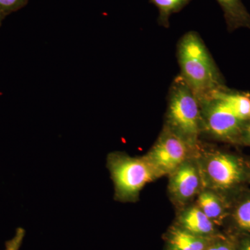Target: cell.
Returning <instances> with one entry per match:
<instances>
[{
	"label": "cell",
	"mask_w": 250,
	"mask_h": 250,
	"mask_svg": "<svg viewBox=\"0 0 250 250\" xmlns=\"http://www.w3.org/2000/svg\"><path fill=\"white\" fill-rule=\"evenodd\" d=\"M204 188L230 200L250 185V159L224 149L200 147L195 156Z\"/></svg>",
	"instance_id": "1"
},
{
	"label": "cell",
	"mask_w": 250,
	"mask_h": 250,
	"mask_svg": "<svg viewBox=\"0 0 250 250\" xmlns=\"http://www.w3.org/2000/svg\"><path fill=\"white\" fill-rule=\"evenodd\" d=\"M177 59L180 75L199 102L211 98L225 86L218 66L197 32L189 31L179 40Z\"/></svg>",
	"instance_id": "2"
},
{
	"label": "cell",
	"mask_w": 250,
	"mask_h": 250,
	"mask_svg": "<svg viewBox=\"0 0 250 250\" xmlns=\"http://www.w3.org/2000/svg\"><path fill=\"white\" fill-rule=\"evenodd\" d=\"M166 126L184 141L199 149L202 133L201 111L198 100L179 75L169 90Z\"/></svg>",
	"instance_id": "3"
},
{
	"label": "cell",
	"mask_w": 250,
	"mask_h": 250,
	"mask_svg": "<svg viewBox=\"0 0 250 250\" xmlns=\"http://www.w3.org/2000/svg\"><path fill=\"white\" fill-rule=\"evenodd\" d=\"M106 167L114 184L116 201H138L143 188L161 177L146 156L133 157L125 152H111Z\"/></svg>",
	"instance_id": "4"
},
{
	"label": "cell",
	"mask_w": 250,
	"mask_h": 250,
	"mask_svg": "<svg viewBox=\"0 0 250 250\" xmlns=\"http://www.w3.org/2000/svg\"><path fill=\"white\" fill-rule=\"evenodd\" d=\"M201 111L202 133L221 142L242 146L247 121L240 119L213 98L199 102Z\"/></svg>",
	"instance_id": "5"
},
{
	"label": "cell",
	"mask_w": 250,
	"mask_h": 250,
	"mask_svg": "<svg viewBox=\"0 0 250 250\" xmlns=\"http://www.w3.org/2000/svg\"><path fill=\"white\" fill-rule=\"evenodd\" d=\"M200 149L192 147L165 125L156 143L145 156L163 177L172 173L187 159L195 157Z\"/></svg>",
	"instance_id": "6"
},
{
	"label": "cell",
	"mask_w": 250,
	"mask_h": 250,
	"mask_svg": "<svg viewBox=\"0 0 250 250\" xmlns=\"http://www.w3.org/2000/svg\"><path fill=\"white\" fill-rule=\"evenodd\" d=\"M168 190L174 203L188 205L204 189L196 159L190 158L169 174Z\"/></svg>",
	"instance_id": "7"
},
{
	"label": "cell",
	"mask_w": 250,
	"mask_h": 250,
	"mask_svg": "<svg viewBox=\"0 0 250 250\" xmlns=\"http://www.w3.org/2000/svg\"><path fill=\"white\" fill-rule=\"evenodd\" d=\"M229 235L250 234V188L245 189L231 200L229 213L225 225Z\"/></svg>",
	"instance_id": "8"
},
{
	"label": "cell",
	"mask_w": 250,
	"mask_h": 250,
	"mask_svg": "<svg viewBox=\"0 0 250 250\" xmlns=\"http://www.w3.org/2000/svg\"><path fill=\"white\" fill-rule=\"evenodd\" d=\"M174 224L192 234L203 238H215L223 232L196 205L184 208L179 213Z\"/></svg>",
	"instance_id": "9"
},
{
	"label": "cell",
	"mask_w": 250,
	"mask_h": 250,
	"mask_svg": "<svg viewBox=\"0 0 250 250\" xmlns=\"http://www.w3.org/2000/svg\"><path fill=\"white\" fill-rule=\"evenodd\" d=\"M195 205L219 228L224 226L228 218L231 200L219 192L204 188L197 195Z\"/></svg>",
	"instance_id": "10"
},
{
	"label": "cell",
	"mask_w": 250,
	"mask_h": 250,
	"mask_svg": "<svg viewBox=\"0 0 250 250\" xmlns=\"http://www.w3.org/2000/svg\"><path fill=\"white\" fill-rule=\"evenodd\" d=\"M211 239L192 234L175 224L164 235L165 250H205Z\"/></svg>",
	"instance_id": "11"
},
{
	"label": "cell",
	"mask_w": 250,
	"mask_h": 250,
	"mask_svg": "<svg viewBox=\"0 0 250 250\" xmlns=\"http://www.w3.org/2000/svg\"><path fill=\"white\" fill-rule=\"evenodd\" d=\"M211 98L218 100L240 119L244 121H250V93L233 91L225 86L215 92Z\"/></svg>",
	"instance_id": "12"
},
{
	"label": "cell",
	"mask_w": 250,
	"mask_h": 250,
	"mask_svg": "<svg viewBox=\"0 0 250 250\" xmlns=\"http://www.w3.org/2000/svg\"><path fill=\"white\" fill-rule=\"evenodd\" d=\"M221 6L224 17L231 32L238 28L250 29V14L241 0H216Z\"/></svg>",
	"instance_id": "13"
},
{
	"label": "cell",
	"mask_w": 250,
	"mask_h": 250,
	"mask_svg": "<svg viewBox=\"0 0 250 250\" xmlns=\"http://www.w3.org/2000/svg\"><path fill=\"white\" fill-rule=\"evenodd\" d=\"M191 0H149L159 9L158 22L161 26L168 28L171 15L179 12Z\"/></svg>",
	"instance_id": "14"
},
{
	"label": "cell",
	"mask_w": 250,
	"mask_h": 250,
	"mask_svg": "<svg viewBox=\"0 0 250 250\" xmlns=\"http://www.w3.org/2000/svg\"><path fill=\"white\" fill-rule=\"evenodd\" d=\"M205 250H236L233 237L223 231L221 234L212 238Z\"/></svg>",
	"instance_id": "15"
},
{
	"label": "cell",
	"mask_w": 250,
	"mask_h": 250,
	"mask_svg": "<svg viewBox=\"0 0 250 250\" xmlns=\"http://www.w3.org/2000/svg\"><path fill=\"white\" fill-rule=\"evenodd\" d=\"M26 231L22 228H18L16 230L15 236L5 243L4 250H20L24 241Z\"/></svg>",
	"instance_id": "16"
},
{
	"label": "cell",
	"mask_w": 250,
	"mask_h": 250,
	"mask_svg": "<svg viewBox=\"0 0 250 250\" xmlns=\"http://www.w3.org/2000/svg\"><path fill=\"white\" fill-rule=\"evenodd\" d=\"M26 1L27 0H0V13L6 16L21 9Z\"/></svg>",
	"instance_id": "17"
},
{
	"label": "cell",
	"mask_w": 250,
	"mask_h": 250,
	"mask_svg": "<svg viewBox=\"0 0 250 250\" xmlns=\"http://www.w3.org/2000/svg\"><path fill=\"white\" fill-rule=\"evenodd\" d=\"M236 250H250V234L232 236Z\"/></svg>",
	"instance_id": "18"
},
{
	"label": "cell",
	"mask_w": 250,
	"mask_h": 250,
	"mask_svg": "<svg viewBox=\"0 0 250 250\" xmlns=\"http://www.w3.org/2000/svg\"><path fill=\"white\" fill-rule=\"evenodd\" d=\"M242 146L250 147V120L247 121L246 126H245L243 139H242Z\"/></svg>",
	"instance_id": "19"
},
{
	"label": "cell",
	"mask_w": 250,
	"mask_h": 250,
	"mask_svg": "<svg viewBox=\"0 0 250 250\" xmlns=\"http://www.w3.org/2000/svg\"><path fill=\"white\" fill-rule=\"evenodd\" d=\"M4 16V15H3L2 14H1V13H0V26H1V22H2Z\"/></svg>",
	"instance_id": "20"
}]
</instances>
